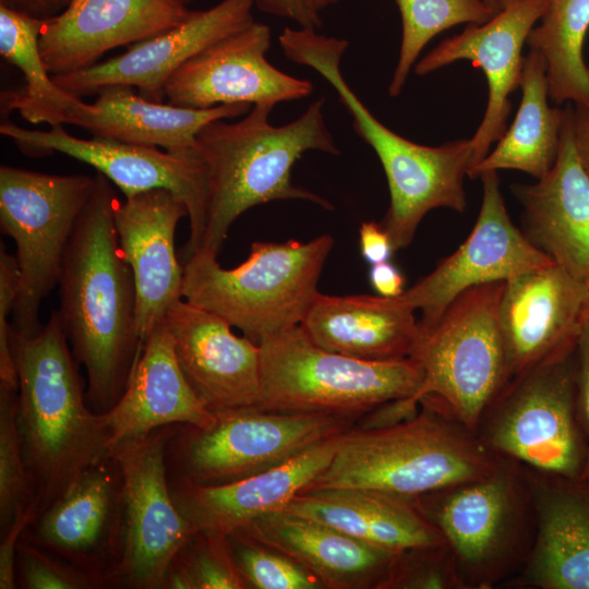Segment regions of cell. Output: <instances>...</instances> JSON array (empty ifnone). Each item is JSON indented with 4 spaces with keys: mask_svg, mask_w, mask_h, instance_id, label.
I'll list each match as a JSON object with an SVG mask.
<instances>
[{
    "mask_svg": "<svg viewBox=\"0 0 589 589\" xmlns=\"http://www.w3.org/2000/svg\"><path fill=\"white\" fill-rule=\"evenodd\" d=\"M95 179L63 257L57 312L85 368L87 404L103 413L123 394L142 340L134 281L115 229L113 183L98 172Z\"/></svg>",
    "mask_w": 589,
    "mask_h": 589,
    "instance_id": "6da1fadb",
    "label": "cell"
},
{
    "mask_svg": "<svg viewBox=\"0 0 589 589\" xmlns=\"http://www.w3.org/2000/svg\"><path fill=\"white\" fill-rule=\"evenodd\" d=\"M314 100L294 120L274 125V108L256 104L239 120L219 119L196 135L194 153L202 189V224L196 240L182 248L185 261L196 252L218 255L235 220L249 208L277 200H303L332 209L322 196L292 183L297 160L309 151L338 155L323 112Z\"/></svg>",
    "mask_w": 589,
    "mask_h": 589,
    "instance_id": "7a4b0ae2",
    "label": "cell"
},
{
    "mask_svg": "<svg viewBox=\"0 0 589 589\" xmlns=\"http://www.w3.org/2000/svg\"><path fill=\"white\" fill-rule=\"evenodd\" d=\"M10 345L16 425L37 517L83 470L109 457V433L101 413L87 404L57 311L34 336L11 326Z\"/></svg>",
    "mask_w": 589,
    "mask_h": 589,
    "instance_id": "3957f363",
    "label": "cell"
},
{
    "mask_svg": "<svg viewBox=\"0 0 589 589\" xmlns=\"http://www.w3.org/2000/svg\"><path fill=\"white\" fill-rule=\"evenodd\" d=\"M420 404L409 419L344 432L330 464L302 492L360 489L413 502L498 466L503 457L474 431L436 402Z\"/></svg>",
    "mask_w": 589,
    "mask_h": 589,
    "instance_id": "277c9868",
    "label": "cell"
},
{
    "mask_svg": "<svg viewBox=\"0 0 589 589\" xmlns=\"http://www.w3.org/2000/svg\"><path fill=\"white\" fill-rule=\"evenodd\" d=\"M279 44L286 58L306 65L334 88L352 119L356 133L375 152L386 176L389 205L382 221L395 251L408 247L422 218L434 208L462 213L464 178L472 164L469 139L440 146L414 143L395 133L365 107L344 77L341 58L348 41L311 28L285 27Z\"/></svg>",
    "mask_w": 589,
    "mask_h": 589,
    "instance_id": "5b68a950",
    "label": "cell"
},
{
    "mask_svg": "<svg viewBox=\"0 0 589 589\" xmlns=\"http://www.w3.org/2000/svg\"><path fill=\"white\" fill-rule=\"evenodd\" d=\"M334 247L329 235L306 242L255 241L237 267L196 252L184 261L183 299L225 318L260 344L299 325L320 293L317 284Z\"/></svg>",
    "mask_w": 589,
    "mask_h": 589,
    "instance_id": "8992f818",
    "label": "cell"
},
{
    "mask_svg": "<svg viewBox=\"0 0 589 589\" xmlns=\"http://www.w3.org/2000/svg\"><path fill=\"white\" fill-rule=\"evenodd\" d=\"M261 394L256 407L286 413L364 416L413 397L423 380L412 358L371 361L326 350L301 325L259 344Z\"/></svg>",
    "mask_w": 589,
    "mask_h": 589,
    "instance_id": "52a82bcc",
    "label": "cell"
},
{
    "mask_svg": "<svg viewBox=\"0 0 589 589\" xmlns=\"http://www.w3.org/2000/svg\"><path fill=\"white\" fill-rule=\"evenodd\" d=\"M505 280L457 296L438 322L421 332L411 356L423 372L412 397L430 399L477 433L481 418L507 383L498 309Z\"/></svg>",
    "mask_w": 589,
    "mask_h": 589,
    "instance_id": "ba28073f",
    "label": "cell"
},
{
    "mask_svg": "<svg viewBox=\"0 0 589 589\" xmlns=\"http://www.w3.org/2000/svg\"><path fill=\"white\" fill-rule=\"evenodd\" d=\"M95 177L0 167V227L16 245L20 288L11 326L34 336L44 299L58 285L63 257Z\"/></svg>",
    "mask_w": 589,
    "mask_h": 589,
    "instance_id": "9c48e42d",
    "label": "cell"
},
{
    "mask_svg": "<svg viewBox=\"0 0 589 589\" xmlns=\"http://www.w3.org/2000/svg\"><path fill=\"white\" fill-rule=\"evenodd\" d=\"M413 503L450 549L464 588H490L526 545L531 494L519 464L504 458L490 473Z\"/></svg>",
    "mask_w": 589,
    "mask_h": 589,
    "instance_id": "30bf717a",
    "label": "cell"
},
{
    "mask_svg": "<svg viewBox=\"0 0 589 589\" xmlns=\"http://www.w3.org/2000/svg\"><path fill=\"white\" fill-rule=\"evenodd\" d=\"M205 429L176 426L167 446V466L177 478L200 485L235 482L284 464L313 445L342 434L348 418L286 413L256 406L213 411Z\"/></svg>",
    "mask_w": 589,
    "mask_h": 589,
    "instance_id": "8fae6325",
    "label": "cell"
},
{
    "mask_svg": "<svg viewBox=\"0 0 589 589\" xmlns=\"http://www.w3.org/2000/svg\"><path fill=\"white\" fill-rule=\"evenodd\" d=\"M575 352L507 381L477 430L492 452L534 471L578 479L585 458L575 420Z\"/></svg>",
    "mask_w": 589,
    "mask_h": 589,
    "instance_id": "7c38bea8",
    "label": "cell"
},
{
    "mask_svg": "<svg viewBox=\"0 0 589 589\" xmlns=\"http://www.w3.org/2000/svg\"><path fill=\"white\" fill-rule=\"evenodd\" d=\"M176 426L122 441L110 450L122 477L123 545L109 585L164 589L170 562L196 532L170 491L167 446Z\"/></svg>",
    "mask_w": 589,
    "mask_h": 589,
    "instance_id": "4fadbf2b",
    "label": "cell"
},
{
    "mask_svg": "<svg viewBox=\"0 0 589 589\" xmlns=\"http://www.w3.org/2000/svg\"><path fill=\"white\" fill-rule=\"evenodd\" d=\"M483 197L476 224L459 248L400 297L421 311V332L432 328L450 302L465 290L507 280L553 261L534 247L510 220L497 171L483 172Z\"/></svg>",
    "mask_w": 589,
    "mask_h": 589,
    "instance_id": "5bb4252c",
    "label": "cell"
},
{
    "mask_svg": "<svg viewBox=\"0 0 589 589\" xmlns=\"http://www.w3.org/2000/svg\"><path fill=\"white\" fill-rule=\"evenodd\" d=\"M271 28L254 21L209 45L167 81L166 103L205 109L229 104H268L309 96L312 82L285 73L266 58Z\"/></svg>",
    "mask_w": 589,
    "mask_h": 589,
    "instance_id": "9a60e30c",
    "label": "cell"
},
{
    "mask_svg": "<svg viewBox=\"0 0 589 589\" xmlns=\"http://www.w3.org/2000/svg\"><path fill=\"white\" fill-rule=\"evenodd\" d=\"M31 526V542L109 585L123 545L122 477L113 457L83 470Z\"/></svg>",
    "mask_w": 589,
    "mask_h": 589,
    "instance_id": "2e32d148",
    "label": "cell"
},
{
    "mask_svg": "<svg viewBox=\"0 0 589 589\" xmlns=\"http://www.w3.org/2000/svg\"><path fill=\"white\" fill-rule=\"evenodd\" d=\"M584 300V283L554 262L505 280L498 322L508 380L576 351Z\"/></svg>",
    "mask_w": 589,
    "mask_h": 589,
    "instance_id": "e0dca14e",
    "label": "cell"
},
{
    "mask_svg": "<svg viewBox=\"0 0 589 589\" xmlns=\"http://www.w3.org/2000/svg\"><path fill=\"white\" fill-rule=\"evenodd\" d=\"M548 4L549 0H517L490 21L468 24L460 34L442 40L413 67L414 73L422 76L458 60H469L483 71L488 103L477 131L469 139L471 167L490 153L492 144L507 130L506 121L512 110L509 95L520 88L522 46Z\"/></svg>",
    "mask_w": 589,
    "mask_h": 589,
    "instance_id": "ac0fdd59",
    "label": "cell"
},
{
    "mask_svg": "<svg viewBox=\"0 0 589 589\" xmlns=\"http://www.w3.org/2000/svg\"><path fill=\"white\" fill-rule=\"evenodd\" d=\"M0 133L29 156L56 152L92 166L125 197L155 189L172 191L184 202L188 211L190 236L185 244L197 238L202 223V190L195 153L181 156L158 147L100 137L80 139L71 135L63 125L41 131L7 121L1 123Z\"/></svg>",
    "mask_w": 589,
    "mask_h": 589,
    "instance_id": "d6986e66",
    "label": "cell"
},
{
    "mask_svg": "<svg viewBox=\"0 0 589 589\" xmlns=\"http://www.w3.org/2000/svg\"><path fill=\"white\" fill-rule=\"evenodd\" d=\"M255 0H221L193 11L179 25L134 44L125 52L84 70L53 75L55 83L79 96L108 85H130L146 99L163 103L170 76L209 45L252 24Z\"/></svg>",
    "mask_w": 589,
    "mask_h": 589,
    "instance_id": "ffe728a7",
    "label": "cell"
},
{
    "mask_svg": "<svg viewBox=\"0 0 589 589\" xmlns=\"http://www.w3.org/2000/svg\"><path fill=\"white\" fill-rule=\"evenodd\" d=\"M192 12L181 0H71L44 21L39 51L52 76L77 72L115 48L179 25Z\"/></svg>",
    "mask_w": 589,
    "mask_h": 589,
    "instance_id": "44dd1931",
    "label": "cell"
},
{
    "mask_svg": "<svg viewBox=\"0 0 589 589\" xmlns=\"http://www.w3.org/2000/svg\"><path fill=\"white\" fill-rule=\"evenodd\" d=\"M184 216V202L166 189L125 197L115 209L118 243L134 281L142 345L183 298V267L176 254L175 235Z\"/></svg>",
    "mask_w": 589,
    "mask_h": 589,
    "instance_id": "7402d4cb",
    "label": "cell"
},
{
    "mask_svg": "<svg viewBox=\"0 0 589 589\" xmlns=\"http://www.w3.org/2000/svg\"><path fill=\"white\" fill-rule=\"evenodd\" d=\"M165 322L185 378L212 411L257 405V344L236 335L219 315L182 299L170 308Z\"/></svg>",
    "mask_w": 589,
    "mask_h": 589,
    "instance_id": "603a6c76",
    "label": "cell"
},
{
    "mask_svg": "<svg viewBox=\"0 0 589 589\" xmlns=\"http://www.w3.org/2000/svg\"><path fill=\"white\" fill-rule=\"evenodd\" d=\"M340 435L235 482L200 485L169 479L172 500L195 531L228 538L257 517L283 509L302 492L330 464Z\"/></svg>",
    "mask_w": 589,
    "mask_h": 589,
    "instance_id": "cb8c5ba5",
    "label": "cell"
},
{
    "mask_svg": "<svg viewBox=\"0 0 589 589\" xmlns=\"http://www.w3.org/2000/svg\"><path fill=\"white\" fill-rule=\"evenodd\" d=\"M562 130L556 161L532 184H515L524 235L578 280L589 279V173L578 157L572 131V105Z\"/></svg>",
    "mask_w": 589,
    "mask_h": 589,
    "instance_id": "d4e9b609",
    "label": "cell"
},
{
    "mask_svg": "<svg viewBox=\"0 0 589 589\" xmlns=\"http://www.w3.org/2000/svg\"><path fill=\"white\" fill-rule=\"evenodd\" d=\"M101 416L110 450L122 441L159 428L179 424L205 429L213 424L215 414L185 378L165 321L143 341L123 394Z\"/></svg>",
    "mask_w": 589,
    "mask_h": 589,
    "instance_id": "484cf974",
    "label": "cell"
},
{
    "mask_svg": "<svg viewBox=\"0 0 589 589\" xmlns=\"http://www.w3.org/2000/svg\"><path fill=\"white\" fill-rule=\"evenodd\" d=\"M235 533L287 555L333 588L388 586L402 553L286 510L262 515Z\"/></svg>",
    "mask_w": 589,
    "mask_h": 589,
    "instance_id": "4316f807",
    "label": "cell"
},
{
    "mask_svg": "<svg viewBox=\"0 0 589 589\" xmlns=\"http://www.w3.org/2000/svg\"><path fill=\"white\" fill-rule=\"evenodd\" d=\"M93 104L71 113L67 124L93 135L122 143L161 147L175 155L194 154L197 133L209 122L245 115L249 104L194 109L146 99L133 86L101 87Z\"/></svg>",
    "mask_w": 589,
    "mask_h": 589,
    "instance_id": "83f0119b",
    "label": "cell"
},
{
    "mask_svg": "<svg viewBox=\"0 0 589 589\" xmlns=\"http://www.w3.org/2000/svg\"><path fill=\"white\" fill-rule=\"evenodd\" d=\"M414 309L401 297L318 293L300 323L317 346L371 361L411 358L421 337Z\"/></svg>",
    "mask_w": 589,
    "mask_h": 589,
    "instance_id": "f1b7e54d",
    "label": "cell"
},
{
    "mask_svg": "<svg viewBox=\"0 0 589 589\" xmlns=\"http://www.w3.org/2000/svg\"><path fill=\"white\" fill-rule=\"evenodd\" d=\"M536 536L527 555L525 584L543 589H589V495L525 472Z\"/></svg>",
    "mask_w": 589,
    "mask_h": 589,
    "instance_id": "f546056e",
    "label": "cell"
},
{
    "mask_svg": "<svg viewBox=\"0 0 589 589\" xmlns=\"http://www.w3.org/2000/svg\"><path fill=\"white\" fill-rule=\"evenodd\" d=\"M280 510L321 521L362 542L397 553L445 542L412 501L370 490L304 491Z\"/></svg>",
    "mask_w": 589,
    "mask_h": 589,
    "instance_id": "4dcf8cb0",
    "label": "cell"
},
{
    "mask_svg": "<svg viewBox=\"0 0 589 589\" xmlns=\"http://www.w3.org/2000/svg\"><path fill=\"white\" fill-rule=\"evenodd\" d=\"M521 99L516 117L493 151L468 170L470 179L491 170L514 169L537 180L554 166L567 108L550 107L545 63L529 50L524 57Z\"/></svg>",
    "mask_w": 589,
    "mask_h": 589,
    "instance_id": "1f68e13d",
    "label": "cell"
},
{
    "mask_svg": "<svg viewBox=\"0 0 589 589\" xmlns=\"http://www.w3.org/2000/svg\"><path fill=\"white\" fill-rule=\"evenodd\" d=\"M43 25V20L0 5V53L22 72L26 83L8 103L29 123L64 125L85 103L55 83L49 73L38 44Z\"/></svg>",
    "mask_w": 589,
    "mask_h": 589,
    "instance_id": "d6a6232c",
    "label": "cell"
},
{
    "mask_svg": "<svg viewBox=\"0 0 589 589\" xmlns=\"http://www.w3.org/2000/svg\"><path fill=\"white\" fill-rule=\"evenodd\" d=\"M526 39L545 63L549 98L589 108V67L584 45L589 31V0H549Z\"/></svg>",
    "mask_w": 589,
    "mask_h": 589,
    "instance_id": "836d02e7",
    "label": "cell"
},
{
    "mask_svg": "<svg viewBox=\"0 0 589 589\" xmlns=\"http://www.w3.org/2000/svg\"><path fill=\"white\" fill-rule=\"evenodd\" d=\"M401 16L398 60L388 86L398 96L426 44L437 34L461 23L483 24L497 12L484 0H394Z\"/></svg>",
    "mask_w": 589,
    "mask_h": 589,
    "instance_id": "e575fe53",
    "label": "cell"
},
{
    "mask_svg": "<svg viewBox=\"0 0 589 589\" xmlns=\"http://www.w3.org/2000/svg\"><path fill=\"white\" fill-rule=\"evenodd\" d=\"M228 538L196 531L170 562L164 589H243Z\"/></svg>",
    "mask_w": 589,
    "mask_h": 589,
    "instance_id": "d590c367",
    "label": "cell"
},
{
    "mask_svg": "<svg viewBox=\"0 0 589 589\" xmlns=\"http://www.w3.org/2000/svg\"><path fill=\"white\" fill-rule=\"evenodd\" d=\"M17 386L0 382V522L4 533L33 502L16 425Z\"/></svg>",
    "mask_w": 589,
    "mask_h": 589,
    "instance_id": "8d00e7d4",
    "label": "cell"
},
{
    "mask_svg": "<svg viewBox=\"0 0 589 589\" xmlns=\"http://www.w3.org/2000/svg\"><path fill=\"white\" fill-rule=\"evenodd\" d=\"M232 557L248 585L257 589H316L321 580L287 555L233 533Z\"/></svg>",
    "mask_w": 589,
    "mask_h": 589,
    "instance_id": "74e56055",
    "label": "cell"
},
{
    "mask_svg": "<svg viewBox=\"0 0 589 589\" xmlns=\"http://www.w3.org/2000/svg\"><path fill=\"white\" fill-rule=\"evenodd\" d=\"M16 573V579L26 589H93L105 585L22 537L17 544Z\"/></svg>",
    "mask_w": 589,
    "mask_h": 589,
    "instance_id": "f35d334b",
    "label": "cell"
},
{
    "mask_svg": "<svg viewBox=\"0 0 589 589\" xmlns=\"http://www.w3.org/2000/svg\"><path fill=\"white\" fill-rule=\"evenodd\" d=\"M419 560L407 561L405 553L399 555L388 586L402 588H464L453 553L448 545L442 544L417 549Z\"/></svg>",
    "mask_w": 589,
    "mask_h": 589,
    "instance_id": "ab89813d",
    "label": "cell"
},
{
    "mask_svg": "<svg viewBox=\"0 0 589 589\" xmlns=\"http://www.w3.org/2000/svg\"><path fill=\"white\" fill-rule=\"evenodd\" d=\"M20 288V269L16 256L0 248V382L17 386L11 353L9 316L12 315Z\"/></svg>",
    "mask_w": 589,
    "mask_h": 589,
    "instance_id": "60d3db41",
    "label": "cell"
},
{
    "mask_svg": "<svg viewBox=\"0 0 589 589\" xmlns=\"http://www.w3.org/2000/svg\"><path fill=\"white\" fill-rule=\"evenodd\" d=\"M36 518V505L34 502L25 512L16 516L11 527L2 533L0 545V588H16V552L22 533Z\"/></svg>",
    "mask_w": 589,
    "mask_h": 589,
    "instance_id": "b9f144b4",
    "label": "cell"
},
{
    "mask_svg": "<svg viewBox=\"0 0 589 589\" xmlns=\"http://www.w3.org/2000/svg\"><path fill=\"white\" fill-rule=\"evenodd\" d=\"M185 4L193 0H181ZM262 12L293 21L299 27L317 29L323 25L311 0H255Z\"/></svg>",
    "mask_w": 589,
    "mask_h": 589,
    "instance_id": "7bdbcfd3",
    "label": "cell"
},
{
    "mask_svg": "<svg viewBox=\"0 0 589 589\" xmlns=\"http://www.w3.org/2000/svg\"><path fill=\"white\" fill-rule=\"evenodd\" d=\"M359 245L362 257L370 265L389 261L395 252L389 235L381 224L374 221L361 224Z\"/></svg>",
    "mask_w": 589,
    "mask_h": 589,
    "instance_id": "ee69618b",
    "label": "cell"
},
{
    "mask_svg": "<svg viewBox=\"0 0 589 589\" xmlns=\"http://www.w3.org/2000/svg\"><path fill=\"white\" fill-rule=\"evenodd\" d=\"M576 356L577 402L582 421L589 433V323L585 321L578 339Z\"/></svg>",
    "mask_w": 589,
    "mask_h": 589,
    "instance_id": "f6af8a7d",
    "label": "cell"
},
{
    "mask_svg": "<svg viewBox=\"0 0 589 589\" xmlns=\"http://www.w3.org/2000/svg\"><path fill=\"white\" fill-rule=\"evenodd\" d=\"M369 280L376 293L382 297L395 298L405 291V276L389 261L371 265Z\"/></svg>",
    "mask_w": 589,
    "mask_h": 589,
    "instance_id": "bcb514c9",
    "label": "cell"
},
{
    "mask_svg": "<svg viewBox=\"0 0 589 589\" xmlns=\"http://www.w3.org/2000/svg\"><path fill=\"white\" fill-rule=\"evenodd\" d=\"M71 0H0V5L46 21L60 14Z\"/></svg>",
    "mask_w": 589,
    "mask_h": 589,
    "instance_id": "7dc6e473",
    "label": "cell"
},
{
    "mask_svg": "<svg viewBox=\"0 0 589 589\" xmlns=\"http://www.w3.org/2000/svg\"><path fill=\"white\" fill-rule=\"evenodd\" d=\"M570 122L578 157L589 173V108L572 106Z\"/></svg>",
    "mask_w": 589,
    "mask_h": 589,
    "instance_id": "c3c4849f",
    "label": "cell"
},
{
    "mask_svg": "<svg viewBox=\"0 0 589 589\" xmlns=\"http://www.w3.org/2000/svg\"><path fill=\"white\" fill-rule=\"evenodd\" d=\"M584 321L589 323V279L585 283Z\"/></svg>",
    "mask_w": 589,
    "mask_h": 589,
    "instance_id": "681fc988",
    "label": "cell"
},
{
    "mask_svg": "<svg viewBox=\"0 0 589 589\" xmlns=\"http://www.w3.org/2000/svg\"><path fill=\"white\" fill-rule=\"evenodd\" d=\"M338 1L339 0H311L312 5L317 12H321L322 10L337 3Z\"/></svg>",
    "mask_w": 589,
    "mask_h": 589,
    "instance_id": "f907efd6",
    "label": "cell"
},
{
    "mask_svg": "<svg viewBox=\"0 0 589 589\" xmlns=\"http://www.w3.org/2000/svg\"><path fill=\"white\" fill-rule=\"evenodd\" d=\"M579 481H585V482H589V454L588 456L585 458V462H584V466H582V469H581V472L578 477Z\"/></svg>",
    "mask_w": 589,
    "mask_h": 589,
    "instance_id": "816d5d0a",
    "label": "cell"
},
{
    "mask_svg": "<svg viewBox=\"0 0 589 589\" xmlns=\"http://www.w3.org/2000/svg\"><path fill=\"white\" fill-rule=\"evenodd\" d=\"M517 0H495L500 11Z\"/></svg>",
    "mask_w": 589,
    "mask_h": 589,
    "instance_id": "f5cc1de1",
    "label": "cell"
},
{
    "mask_svg": "<svg viewBox=\"0 0 589 589\" xmlns=\"http://www.w3.org/2000/svg\"><path fill=\"white\" fill-rule=\"evenodd\" d=\"M491 8H493L497 13L500 12V9L495 2V0H484Z\"/></svg>",
    "mask_w": 589,
    "mask_h": 589,
    "instance_id": "db71d44e",
    "label": "cell"
}]
</instances>
